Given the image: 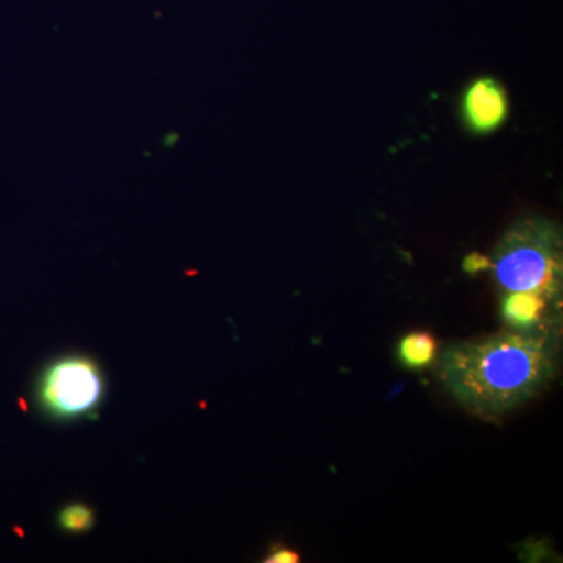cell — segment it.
I'll return each mask as SVG.
<instances>
[{
    "label": "cell",
    "instance_id": "cell-1",
    "mask_svg": "<svg viewBox=\"0 0 563 563\" xmlns=\"http://www.w3.org/2000/svg\"><path fill=\"white\" fill-rule=\"evenodd\" d=\"M562 325L504 328L450 344L440 352L437 376L466 412L495 421L531 401L558 376Z\"/></svg>",
    "mask_w": 563,
    "mask_h": 563
},
{
    "label": "cell",
    "instance_id": "cell-2",
    "mask_svg": "<svg viewBox=\"0 0 563 563\" xmlns=\"http://www.w3.org/2000/svg\"><path fill=\"white\" fill-rule=\"evenodd\" d=\"M490 269L501 295L531 292L562 307V243L555 225L526 220L506 232Z\"/></svg>",
    "mask_w": 563,
    "mask_h": 563
},
{
    "label": "cell",
    "instance_id": "cell-3",
    "mask_svg": "<svg viewBox=\"0 0 563 563\" xmlns=\"http://www.w3.org/2000/svg\"><path fill=\"white\" fill-rule=\"evenodd\" d=\"M40 395L43 406L55 417H79L101 401V373L88 358H63L44 374Z\"/></svg>",
    "mask_w": 563,
    "mask_h": 563
},
{
    "label": "cell",
    "instance_id": "cell-4",
    "mask_svg": "<svg viewBox=\"0 0 563 563\" xmlns=\"http://www.w3.org/2000/svg\"><path fill=\"white\" fill-rule=\"evenodd\" d=\"M509 114V99L498 80L481 77L463 96V117L476 133H490L501 128Z\"/></svg>",
    "mask_w": 563,
    "mask_h": 563
},
{
    "label": "cell",
    "instance_id": "cell-5",
    "mask_svg": "<svg viewBox=\"0 0 563 563\" xmlns=\"http://www.w3.org/2000/svg\"><path fill=\"white\" fill-rule=\"evenodd\" d=\"M398 354L407 368H428L437 358V340L424 331L407 333L399 342Z\"/></svg>",
    "mask_w": 563,
    "mask_h": 563
},
{
    "label": "cell",
    "instance_id": "cell-6",
    "mask_svg": "<svg viewBox=\"0 0 563 563\" xmlns=\"http://www.w3.org/2000/svg\"><path fill=\"white\" fill-rule=\"evenodd\" d=\"M58 521H60L62 528L68 532L90 531L95 525V512L84 504H73L62 510Z\"/></svg>",
    "mask_w": 563,
    "mask_h": 563
},
{
    "label": "cell",
    "instance_id": "cell-7",
    "mask_svg": "<svg viewBox=\"0 0 563 563\" xmlns=\"http://www.w3.org/2000/svg\"><path fill=\"white\" fill-rule=\"evenodd\" d=\"M301 561L299 559V554L296 551L290 550V548L285 547H276L268 554V558L265 559L266 563H296Z\"/></svg>",
    "mask_w": 563,
    "mask_h": 563
},
{
    "label": "cell",
    "instance_id": "cell-8",
    "mask_svg": "<svg viewBox=\"0 0 563 563\" xmlns=\"http://www.w3.org/2000/svg\"><path fill=\"white\" fill-rule=\"evenodd\" d=\"M490 258L485 257V255L476 254V252H474V254H470L468 257L465 258V262H463V269L470 274L490 269Z\"/></svg>",
    "mask_w": 563,
    "mask_h": 563
}]
</instances>
